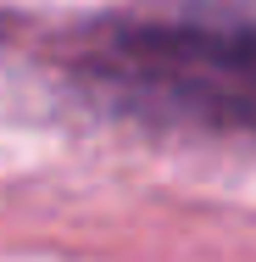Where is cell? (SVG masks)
<instances>
[{"mask_svg":"<svg viewBox=\"0 0 256 262\" xmlns=\"http://www.w3.org/2000/svg\"><path fill=\"white\" fill-rule=\"evenodd\" d=\"M134 84H156V95L167 101H184L190 112H223L234 123H251L256 128V34H201V28H184V34H145L134 39Z\"/></svg>","mask_w":256,"mask_h":262,"instance_id":"1","label":"cell"}]
</instances>
